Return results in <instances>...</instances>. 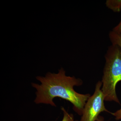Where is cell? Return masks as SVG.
Here are the masks:
<instances>
[{
  "instance_id": "6da1fadb",
  "label": "cell",
  "mask_w": 121,
  "mask_h": 121,
  "mask_svg": "<svg viewBox=\"0 0 121 121\" xmlns=\"http://www.w3.org/2000/svg\"><path fill=\"white\" fill-rule=\"evenodd\" d=\"M40 84L32 83V86L36 89V104L43 103L56 107L53 101L55 98L59 97L70 102L73 105V109L79 115H82L84 106L90 94H82L76 92L74 87L82 84V80L74 76L66 75L61 68L57 73L48 72L45 77H36Z\"/></svg>"
},
{
  "instance_id": "7a4b0ae2",
  "label": "cell",
  "mask_w": 121,
  "mask_h": 121,
  "mask_svg": "<svg viewBox=\"0 0 121 121\" xmlns=\"http://www.w3.org/2000/svg\"><path fill=\"white\" fill-rule=\"evenodd\" d=\"M106 62L103 70L102 90L107 101L120 104L116 92L118 83L121 81V48L112 44L105 55Z\"/></svg>"
},
{
  "instance_id": "3957f363",
  "label": "cell",
  "mask_w": 121,
  "mask_h": 121,
  "mask_svg": "<svg viewBox=\"0 0 121 121\" xmlns=\"http://www.w3.org/2000/svg\"><path fill=\"white\" fill-rule=\"evenodd\" d=\"M102 83L99 81L95 86L93 95L86 103L80 121H97L100 113L104 111L110 113L104 105L105 95L102 90Z\"/></svg>"
},
{
  "instance_id": "277c9868",
  "label": "cell",
  "mask_w": 121,
  "mask_h": 121,
  "mask_svg": "<svg viewBox=\"0 0 121 121\" xmlns=\"http://www.w3.org/2000/svg\"><path fill=\"white\" fill-rule=\"evenodd\" d=\"M105 4L107 7L114 12L119 13L121 11V0H107Z\"/></svg>"
},
{
  "instance_id": "5b68a950",
  "label": "cell",
  "mask_w": 121,
  "mask_h": 121,
  "mask_svg": "<svg viewBox=\"0 0 121 121\" xmlns=\"http://www.w3.org/2000/svg\"><path fill=\"white\" fill-rule=\"evenodd\" d=\"M109 38L112 44L117 45L121 48V34L112 31L110 32Z\"/></svg>"
},
{
  "instance_id": "8992f818",
  "label": "cell",
  "mask_w": 121,
  "mask_h": 121,
  "mask_svg": "<svg viewBox=\"0 0 121 121\" xmlns=\"http://www.w3.org/2000/svg\"><path fill=\"white\" fill-rule=\"evenodd\" d=\"M61 109L63 113V117L62 121H74L73 114L69 113L63 107H61Z\"/></svg>"
},
{
  "instance_id": "52a82bcc",
  "label": "cell",
  "mask_w": 121,
  "mask_h": 121,
  "mask_svg": "<svg viewBox=\"0 0 121 121\" xmlns=\"http://www.w3.org/2000/svg\"><path fill=\"white\" fill-rule=\"evenodd\" d=\"M111 114L115 117L117 121L121 120V108L114 112H111Z\"/></svg>"
},
{
  "instance_id": "ba28073f",
  "label": "cell",
  "mask_w": 121,
  "mask_h": 121,
  "mask_svg": "<svg viewBox=\"0 0 121 121\" xmlns=\"http://www.w3.org/2000/svg\"><path fill=\"white\" fill-rule=\"evenodd\" d=\"M112 30L121 34V20L118 24L113 28Z\"/></svg>"
},
{
  "instance_id": "9c48e42d",
  "label": "cell",
  "mask_w": 121,
  "mask_h": 121,
  "mask_svg": "<svg viewBox=\"0 0 121 121\" xmlns=\"http://www.w3.org/2000/svg\"><path fill=\"white\" fill-rule=\"evenodd\" d=\"M97 121H104V118L103 117H101V116H99L98 118V119L97 120Z\"/></svg>"
}]
</instances>
